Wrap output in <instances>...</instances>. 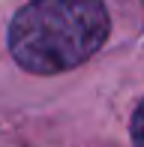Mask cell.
<instances>
[{"mask_svg":"<svg viewBox=\"0 0 144 147\" xmlns=\"http://www.w3.org/2000/svg\"><path fill=\"white\" fill-rule=\"evenodd\" d=\"M108 27L102 0H30L9 24V51L33 75H57L93 57Z\"/></svg>","mask_w":144,"mask_h":147,"instance_id":"obj_1","label":"cell"},{"mask_svg":"<svg viewBox=\"0 0 144 147\" xmlns=\"http://www.w3.org/2000/svg\"><path fill=\"white\" fill-rule=\"evenodd\" d=\"M132 144L135 147H144V99H141V105L135 108V114H132Z\"/></svg>","mask_w":144,"mask_h":147,"instance_id":"obj_2","label":"cell"}]
</instances>
